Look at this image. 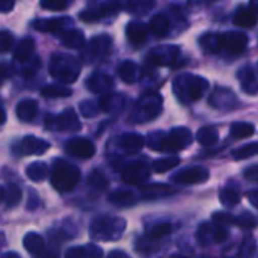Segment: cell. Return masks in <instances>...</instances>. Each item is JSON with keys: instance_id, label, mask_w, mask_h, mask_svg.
<instances>
[{"instance_id": "obj_36", "label": "cell", "mask_w": 258, "mask_h": 258, "mask_svg": "<svg viewBox=\"0 0 258 258\" xmlns=\"http://www.w3.org/2000/svg\"><path fill=\"white\" fill-rule=\"evenodd\" d=\"M171 231H172L171 224H157V225H154V227L151 228L148 237H150L151 240H160V239L168 237V236L171 234Z\"/></svg>"}, {"instance_id": "obj_35", "label": "cell", "mask_w": 258, "mask_h": 258, "mask_svg": "<svg viewBox=\"0 0 258 258\" xmlns=\"http://www.w3.org/2000/svg\"><path fill=\"white\" fill-rule=\"evenodd\" d=\"M219 198H221V203L227 207H233L240 203V194L234 189H224L219 194Z\"/></svg>"}, {"instance_id": "obj_23", "label": "cell", "mask_w": 258, "mask_h": 258, "mask_svg": "<svg viewBox=\"0 0 258 258\" xmlns=\"http://www.w3.org/2000/svg\"><path fill=\"white\" fill-rule=\"evenodd\" d=\"M33 50H35V42H33L32 38L27 36V38H24V39L17 45L15 53H14V57H15L17 62L24 63V62H27V60L30 59Z\"/></svg>"}, {"instance_id": "obj_24", "label": "cell", "mask_w": 258, "mask_h": 258, "mask_svg": "<svg viewBox=\"0 0 258 258\" xmlns=\"http://www.w3.org/2000/svg\"><path fill=\"white\" fill-rule=\"evenodd\" d=\"M110 47V38L109 36H98V38H94L89 44V54H92L91 59H98L100 56H104L107 53Z\"/></svg>"}, {"instance_id": "obj_6", "label": "cell", "mask_w": 258, "mask_h": 258, "mask_svg": "<svg viewBox=\"0 0 258 258\" xmlns=\"http://www.w3.org/2000/svg\"><path fill=\"white\" fill-rule=\"evenodd\" d=\"M150 177V166L144 162H133L122 171V181L127 184H142Z\"/></svg>"}, {"instance_id": "obj_17", "label": "cell", "mask_w": 258, "mask_h": 258, "mask_svg": "<svg viewBox=\"0 0 258 258\" xmlns=\"http://www.w3.org/2000/svg\"><path fill=\"white\" fill-rule=\"evenodd\" d=\"M115 222L116 221H113L110 218H98V219H95L94 224H92V227H91L92 237H95V239H107L106 234H109V233L113 231Z\"/></svg>"}, {"instance_id": "obj_20", "label": "cell", "mask_w": 258, "mask_h": 258, "mask_svg": "<svg viewBox=\"0 0 258 258\" xmlns=\"http://www.w3.org/2000/svg\"><path fill=\"white\" fill-rule=\"evenodd\" d=\"M239 79H240V85L243 88L245 92L251 94V95H255L258 92V80L254 74V71L251 68H243L240 73H239Z\"/></svg>"}, {"instance_id": "obj_34", "label": "cell", "mask_w": 258, "mask_h": 258, "mask_svg": "<svg viewBox=\"0 0 258 258\" xmlns=\"http://www.w3.org/2000/svg\"><path fill=\"white\" fill-rule=\"evenodd\" d=\"M258 154V142H252V144H248L245 147H240L239 150H236L233 153V157L236 160H243V159H249L252 156H257Z\"/></svg>"}, {"instance_id": "obj_11", "label": "cell", "mask_w": 258, "mask_h": 258, "mask_svg": "<svg viewBox=\"0 0 258 258\" xmlns=\"http://www.w3.org/2000/svg\"><path fill=\"white\" fill-rule=\"evenodd\" d=\"M118 9H119V5H118L116 2H110V3L103 5L101 8L83 11V12L80 14V20H82V21H86V23L98 21V20H101L103 17H106V15H110V14L116 12Z\"/></svg>"}, {"instance_id": "obj_40", "label": "cell", "mask_w": 258, "mask_h": 258, "mask_svg": "<svg viewBox=\"0 0 258 258\" xmlns=\"http://www.w3.org/2000/svg\"><path fill=\"white\" fill-rule=\"evenodd\" d=\"M14 47V36L8 30H0V53H8Z\"/></svg>"}, {"instance_id": "obj_28", "label": "cell", "mask_w": 258, "mask_h": 258, "mask_svg": "<svg viewBox=\"0 0 258 258\" xmlns=\"http://www.w3.org/2000/svg\"><path fill=\"white\" fill-rule=\"evenodd\" d=\"M201 47L209 53H219L221 48V36L219 33H206L200 38Z\"/></svg>"}, {"instance_id": "obj_50", "label": "cell", "mask_w": 258, "mask_h": 258, "mask_svg": "<svg viewBox=\"0 0 258 258\" xmlns=\"http://www.w3.org/2000/svg\"><path fill=\"white\" fill-rule=\"evenodd\" d=\"M5 121H6V115H5V110H3V109L0 107V125H2V124H3Z\"/></svg>"}, {"instance_id": "obj_30", "label": "cell", "mask_w": 258, "mask_h": 258, "mask_svg": "<svg viewBox=\"0 0 258 258\" xmlns=\"http://www.w3.org/2000/svg\"><path fill=\"white\" fill-rule=\"evenodd\" d=\"M41 94L48 98H57V97H70L73 94V91L62 85H47L42 88Z\"/></svg>"}, {"instance_id": "obj_29", "label": "cell", "mask_w": 258, "mask_h": 258, "mask_svg": "<svg viewBox=\"0 0 258 258\" xmlns=\"http://www.w3.org/2000/svg\"><path fill=\"white\" fill-rule=\"evenodd\" d=\"M203 228L207 231V239L203 240V243H221L228 237L227 230H224L222 227H209V225H203Z\"/></svg>"}, {"instance_id": "obj_41", "label": "cell", "mask_w": 258, "mask_h": 258, "mask_svg": "<svg viewBox=\"0 0 258 258\" xmlns=\"http://www.w3.org/2000/svg\"><path fill=\"white\" fill-rule=\"evenodd\" d=\"M213 221L218 225H237V218H234L228 213H215Z\"/></svg>"}, {"instance_id": "obj_2", "label": "cell", "mask_w": 258, "mask_h": 258, "mask_svg": "<svg viewBox=\"0 0 258 258\" xmlns=\"http://www.w3.org/2000/svg\"><path fill=\"white\" fill-rule=\"evenodd\" d=\"M190 142H192V133L187 128H174L168 135H160L159 141L154 136L148 139L150 147H153L156 151H166V153L181 151L184 147L190 145Z\"/></svg>"}, {"instance_id": "obj_4", "label": "cell", "mask_w": 258, "mask_h": 258, "mask_svg": "<svg viewBox=\"0 0 258 258\" xmlns=\"http://www.w3.org/2000/svg\"><path fill=\"white\" fill-rule=\"evenodd\" d=\"M50 73L59 82L71 83V82H76V79L80 73V67L77 65V62L74 59H71L68 56H54L51 59Z\"/></svg>"}, {"instance_id": "obj_32", "label": "cell", "mask_w": 258, "mask_h": 258, "mask_svg": "<svg viewBox=\"0 0 258 258\" xmlns=\"http://www.w3.org/2000/svg\"><path fill=\"white\" fill-rule=\"evenodd\" d=\"M47 165L45 163H39V162H36V163H32V165H29L27 166V177L32 180V181H42V180H45V177H47Z\"/></svg>"}, {"instance_id": "obj_13", "label": "cell", "mask_w": 258, "mask_h": 258, "mask_svg": "<svg viewBox=\"0 0 258 258\" xmlns=\"http://www.w3.org/2000/svg\"><path fill=\"white\" fill-rule=\"evenodd\" d=\"M258 21V14H255L249 6H242L236 11L234 14V18H233V23L239 27H243V29H251L257 24Z\"/></svg>"}, {"instance_id": "obj_43", "label": "cell", "mask_w": 258, "mask_h": 258, "mask_svg": "<svg viewBox=\"0 0 258 258\" xmlns=\"http://www.w3.org/2000/svg\"><path fill=\"white\" fill-rule=\"evenodd\" d=\"M237 225L242 227V228L249 230V228H254L257 225V221H255V218L252 215L246 213V215H242V216L237 218Z\"/></svg>"}, {"instance_id": "obj_5", "label": "cell", "mask_w": 258, "mask_h": 258, "mask_svg": "<svg viewBox=\"0 0 258 258\" xmlns=\"http://www.w3.org/2000/svg\"><path fill=\"white\" fill-rule=\"evenodd\" d=\"M221 36V48L231 53L239 54L248 47V36L243 32H225L219 33Z\"/></svg>"}, {"instance_id": "obj_18", "label": "cell", "mask_w": 258, "mask_h": 258, "mask_svg": "<svg viewBox=\"0 0 258 258\" xmlns=\"http://www.w3.org/2000/svg\"><path fill=\"white\" fill-rule=\"evenodd\" d=\"M60 41L68 48H82L85 44V35L76 29L62 30L60 32Z\"/></svg>"}, {"instance_id": "obj_37", "label": "cell", "mask_w": 258, "mask_h": 258, "mask_svg": "<svg viewBox=\"0 0 258 258\" xmlns=\"http://www.w3.org/2000/svg\"><path fill=\"white\" fill-rule=\"evenodd\" d=\"M107 80H110L107 76H104V74H94L92 77H91V80L88 82V86L91 88V91H94V92H101V91H104V89H107V88H110V85H103V82H107Z\"/></svg>"}, {"instance_id": "obj_33", "label": "cell", "mask_w": 258, "mask_h": 258, "mask_svg": "<svg viewBox=\"0 0 258 258\" xmlns=\"http://www.w3.org/2000/svg\"><path fill=\"white\" fill-rule=\"evenodd\" d=\"M88 184H89L91 187H95V189H98V190H103V189L107 187L109 180L106 178V175H104L101 171L95 169V171L91 172V175H89V178H88Z\"/></svg>"}, {"instance_id": "obj_44", "label": "cell", "mask_w": 258, "mask_h": 258, "mask_svg": "<svg viewBox=\"0 0 258 258\" xmlns=\"http://www.w3.org/2000/svg\"><path fill=\"white\" fill-rule=\"evenodd\" d=\"M14 8V0H0V14L9 12Z\"/></svg>"}, {"instance_id": "obj_39", "label": "cell", "mask_w": 258, "mask_h": 258, "mask_svg": "<svg viewBox=\"0 0 258 258\" xmlns=\"http://www.w3.org/2000/svg\"><path fill=\"white\" fill-rule=\"evenodd\" d=\"M41 8L45 11H51V12H57V11H63L67 9V2L65 0H41Z\"/></svg>"}, {"instance_id": "obj_19", "label": "cell", "mask_w": 258, "mask_h": 258, "mask_svg": "<svg viewBox=\"0 0 258 258\" xmlns=\"http://www.w3.org/2000/svg\"><path fill=\"white\" fill-rule=\"evenodd\" d=\"M68 18H60V20H36L33 23V27L39 32H50V33H54V32H62L65 24H68Z\"/></svg>"}, {"instance_id": "obj_1", "label": "cell", "mask_w": 258, "mask_h": 258, "mask_svg": "<svg viewBox=\"0 0 258 258\" xmlns=\"http://www.w3.org/2000/svg\"><path fill=\"white\" fill-rule=\"evenodd\" d=\"M51 184L57 192H70L73 190L79 181H80V171L77 166L59 159L54 162L53 169H51V175H50Z\"/></svg>"}, {"instance_id": "obj_48", "label": "cell", "mask_w": 258, "mask_h": 258, "mask_svg": "<svg viewBox=\"0 0 258 258\" xmlns=\"http://www.w3.org/2000/svg\"><path fill=\"white\" fill-rule=\"evenodd\" d=\"M249 8H251L255 14H258V0H249Z\"/></svg>"}, {"instance_id": "obj_10", "label": "cell", "mask_w": 258, "mask_h": 258, "mask_svg": "<svg viewBox=\"0 0 258 258\" xmlns=\"http://www.w3.org/2000/svg\"><path fill=\"white\" fill-rule=\"evenodd\" d=\"M125 35H127V39L132 45L139 47L145 42V39L148 36V26H145L141 21H132L127 24Z\"/></svg>"}, {"instance_id": "obj_8", "label": "cell", "mask_w": 258, "mask_h": 258, "mask_svg": "<svg viewBox=\"0 0 258 258\" xmlns=\"http://www.w3.org/2000/svg\"><path fill=\"white\" fill-rule=\"evenodd\" d=\"M67 151L68 154L77 157V159H91L95 154V145L92 141L85 138H74L67 142Z\"/></svg>"}, {"instance_id": "obj_7", "label": "cell", "mask_w": 258, "mask_h": 258, "mask_svg": "<svg viewBox=\"0 0 258 258\" xmlns=\"http://www.w3.org/2000/svg\"><path fill=\"white\" fill-rule=\"evenodd\" d=\"M209 171L204 166H190L184 171H180L172 177V181L177 184H200L209 180Z\"/></svg>"}, {"instance_id": "obj_25", "label": "cell", "mask_w": 258, "mask_h": 258, "mask_svg": "<svg viewBox=\"0 0 258 258\" xmlns=\"http://www.w3.org/2000/svg\"><path fill=\"white\" fill-rule=\"evenodd\" d=\"M197 139L203 147H212L219 141V133H218V130L215 127L207 125V127H203V128L198 130Z\"/></svg>"}, {"instance_id": "obj_47", "label": "cell", "mask_w": 258, "mask_h": 258, "mask_svg": "<svg viewBox=\"0 0 258 258\" xmlns=\"http://www.w3.org/2000/svg\"><path fill=\"white\" fill-rule=\"evenodd\" d=\"M248 198H249V201H251L255 207H258V190H255V192H249V194H248Z\"/></svg>"}, {"instance_id": "obj_49", "label": "cell", "mask_w": 258, "mask_h": 258, "mask_svg": "<svg viewBox=\"0 0 258 258\" xmlns=\"http://www.w3.org/2000/svg\"><path fill=\"white\" fill-rule=\"evenodd\" d=\"M5 79H6V68L3 65H0V85Z\"/></svg>"}, {"instance_id": "obj_45", "label": "cell", "mask_w": 258, "mask_h": 258, "mask_svg": "<svg viewBox=\"0 0 258 258\" xmlns=\"http://www.w3.org/2000/svg\"><path fill=\"white\" fill-rule=\"evenodd\" d=\"M67 257H85L86 255V252H85V249L83 248H74V249H70V251H67V254H65Z\"/></svg>"}, {"instance_id": "obj_31", "label": "cell", "mask_w": 258, "mask_h": 258, "mask_svg": "<svg viewBox=\"0 0 258 258\" xmlns=\"http://www.w3.org/2000/svg\"><path fill=\"white\" fill-rule=\"evenodd\" d=\"M180 163L178 157H168V159H159L153 163L151 169L157 174H165L171 169H174Z\"/></svg>"}, {"instance_id": "obj_46", "label": "cell", "mask_w": 258, "mask_h": 258, "mask_svg": "<svg viewBox=\"0 0 258 258\" xmlns=\"http://www.w3.org/2000/svg\"><path fill=\"white\" fill-rule=\"evenodd\" d=\"M245 177H246V178H257L258 177V165L252 166V168H249V169H246V171H245Z\"/></svg>"}, {"instance_id": "obj_38", "label": "cell", "mask_w": 258, "mask_h": 258, "mask_svg": "<svg viewBox=\"0 0 258 258\" xmlns=\"http://www.w3.org/2000/svg\"><path fill=\"white\" fill-rule=\"evenodd\" d=\"M5 198H6V206L8 207H15L21 201V190L15 184H11L6 195H5Z\"/></svg>"}, {"instance_id": "obj_3", "label": "cell", "mask_w": 258, "mask_h": 258, "mask_svg": "<svg viewBox=\"0 0 258 258\" xmlns=\"http://www.w3.org/2000/svg\"><path fill=\"white\" fill-rule=\"evenodd\" d=\"M207 88V82L201 77L181 76L174 83V91L183 103H192L203 97Z\"/></svg>"}, {"instance_id": "obj_27", "label": "cell", "mask_w": 258, "mask_h": 258, "mask_svg": "<svg viewBox=\"0 0 258 258\" xmlns=\"http://www.w3.org/2000/svg\"><path fill=\"white\" fill-rule=\"evenodd\" d=\"M255 133V128L249 122H234L230 128V136L233 139H246Z\"/></svg>"}, {"instance_id": "obj_22", "label": "cell", "mask_w": 258, "mask_h": 258, "mask_svg": "<svg viewBox=\"0 0 258 258\" xmlns=\"http://www.w3.org/2000/svg\"><path fill=\"white\" fill-rule=\"evenodd\" d=\"M148 30L156 36H165L169 30V20L165 14H156L148 24Z\"/></svg>"}, {"instance_id": "obj_12", "label": "cell", "mask_w": 258, "mask_h": 258, "mask_svg": "<svg viewBox=\"0 0 258 258\" xmlns=\"http://www.w3.org/2000/svg\"><path fill=\"white\" fill-rule=\"evenodd\" d=\"M56 127L60 132H77V130H80V121L77 118V113L73 109H65L56 118Z\"/></svg>"}, {"instance_id": "obj_42", "label": "cell", "mask_w": 258, "mask_h": 258, "mask_svg": "<svg viewBox=\"0 0 258 258\" xmlns=\"http://www.w3.org/2000/svg\"><path fill=\"white\" fill-rule=\"evenodd\" d=\"M142 190H144V194H145L148 198H150L151 194H154V192H157L159 197L163 195V194H172V192H174L172 189H169V187L165 186V184H153V186H150V187H142Z\"/></svg>"}, {"instance_id": "obj_26", "label": "cell", "mask_w": 258, "mask_h": 258, "mask_svg": "<svg viewBox=\"0 0 258 258\" xmlns=\"http://www.w3.org/2000/svg\"><path fill=\"white\" fill-rule=\"evenodd\" d=\"M109 201L119 207H128L136 203V198L130 190H115L109 195Z\"/></svg>"}, {"instance_id": "obj_14", "label": "cell", "mask_w": 258, "mask_h": 258, "mask_svg": "<svg viewBox=\"0 0 258 258\" xmlns=\"http://www.w3.org/2000/svg\"><path fill=\"white\" fill-rule=\"evenodd\" d=\"M36 113H38V103L35 100L26 98V100H21L17 104V116L23 122L33 121L35 116H36Z\"/></svg>"}, {"instance_id": "obj_15", "label": "cell", "mask_w": 258, "mask_h": 258, "mask_svg": "<svg viewBox=\"0 0 258 258\" xmlns=\"http://www.w3.org/2000/svg\"><path fill=\"white\" fill-rule=\"evenodd\" d=\"M23 245H24L26 251L33 257H39L45 252V242L36 233H27L23 240Z\"/></svg>"}, {"instance_id": "obj_21", "label": "cell", "mask_w": 258, "mask_h": 258, "mask_svg": "<svg viewBox=\"0 0 258 258\" xmlns=\"http://www.w3.org/2000/svg\"><path fill=\"white\" fill-rule=\"evenodd\" d=\"M118 74L125 83H135L139 79V67L133 60H124L118 67Z\"/></svg>"}, {"instance_id": "obj_16", "label": "cell", "mask_w": 258, "mask_h": 258, "mask_svg": "<svg viewBox=\"0 0 258 258\" xmlns=\"http://www.w3.org/2000/svg\"><path fill=\"white\" fill-rule=\"evenodd\" d=\"M144 145H145V141L138 133H127V135L121 136V139H119V147L125 153H130V154L139 153Z\"/></svg>"}, {"instance_id": "obj_9", "label": "cell", "mask_w": 258, "mask_h": 258, "mask_svg": "<svg viewBox=\"0 0 258 258\" xmlns=\"http://www.w3.org/2000/svg\"><path fill=\"white\" fill-rule=\"evenodd\" d=\"M20 148H21V154H44L48 151L50 144L41 138H35V136H26L21 142H20Z\"/></svg>"}]
</instances>
